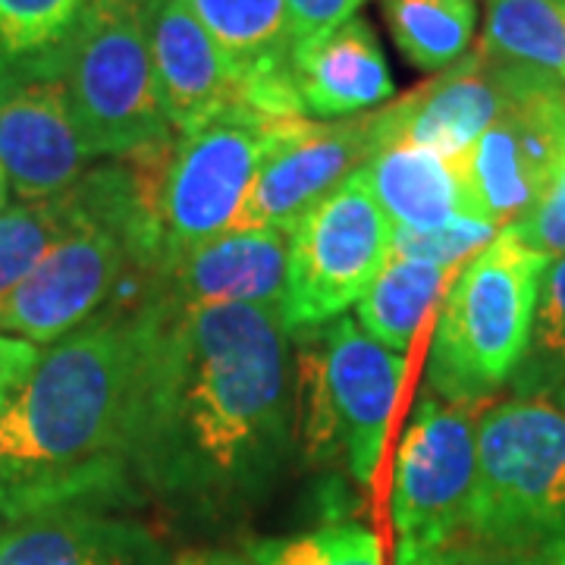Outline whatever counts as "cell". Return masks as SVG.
Instances as JSON below:
<instances>
[{"instance_id": "44dd1931", "label": "cell", "mask_w": 565, "mask_h": 565, "mask_svg": "<svg viewBox=\"0 0 565 565\" xmlns=\"http://www.w3.org/2000/svg\"><path fill=\"white\" fill-rule=\"evenodd\" d=\"M446 280L449 270L437 264L390 255L367 292L355 302V321L371 340L405 355Z\"/></svg>"}, {"instance_id": "2e32d148", "label": "cell", "mask_w": 565, "mask_h": 565, "mask_svg": "<svg viewBox=\"0 0 565 565\" xmlns=\"http://www.w3.org/2000/svg\"><path fill=\"white\" fill-rule=\"evenodd\" d=\"M148 35L163 114L177 136L243 104L239 79L185 0H158Z\"/></svg>"}, {"instance_id": "5bb4252c", "label": "cell", "mask_w": 565, "mask_h": 565, "mask_svg": "<svg viewBox=\"0 0 565 565\" xmlns=\"http://www.w3.org/2000/svg\"><path fill=\"white\" fill-rule=\"evenodd\" d=\"M289 233L286 230H226L163 264L154 299L192 305H274L286 302Z\"/></svg>"}, {"instance_id": "8d00e7d4", "label": "cell", "mask_w": 565, "mask_h": 565, "mask_svg": "<svg viewBox=\"0 0 565 565\" xmlns=\"http://www.w3.org/2000/svg\"><path fill=\"white\" fill-rule=\"evenodd\" d=\"M3 525H7V522H3V519H0V531H3Z\"/></svg>"}, {"instance_id": "8fae6325", "label": "cell", "mask_w": 565, "mask_h": 565, "mask_svg": "<svg viewBox=\"0 0 565 565\" xmlns=\"http://www.w3.org/2000/svg\"><path fill=\"white\" fill-rule=\"evenodd\" d=\"M311 330L343 459L355 481H371L384 452L386 424L399 403L405 355L371 340L349 315Z\"/></svg>"}, {"instance_id": "3957f363", "label": "cell", "mask_w": 565, "mask_h": 565, "mask_svg": "<svg viewBox=\"0 0 565 565\" xmlns=\"http://www.w3.org/2000/svg\"><path fill=\"white\" fill-rule=\"evenodd\" d=\"M158 0H85L57 54L32 61L61 76L88 158H132L177 139L163 114L151 61Z\"/></svg>"}, {"instance_id": "e0dca14e", "label": "cell", "mask_w": 565, "mask_h": 565, "mask_svg": "<svg viewBox=\"0 0 565 565\" xmlns=\"http://www.w3.org/2000/svg\"><path fill=\"white\" fill-rule=\"evenodd\" d=\"M292 82L305 117L343 120L393 98L396 85L374 25L362 17L292 44Z\"/></svg>"}, {"instance_id": "4fadbf2b", "label": "cell", "mask_w": 565, "mask_h": 565, "mask_svg": "<svg viewBox=\"0 0 565 565\" xmlns=\"http://www.w3.org/2000/svg\"><path fill=\"white\" fill-rule=\"evenodd\" d=\"M515 95L503 66L487 61L475 47L462 61L440 70L399 102L377 110L384 136L415 141L452 163H468L475 141L503 114Z\"/></svg>"}, {"instance_id": "9a60e30c", "label": "cell", "mask_w": 565, "mask_h": 565, "mask_svg": "<svg viewBox=\"0 0 565 565\" xmlns=\"http://www.w3.org/2000/svg\"><path fill=\"white\" fill-rule=\"evenodd\" d=\"M117 505H44L0 531V565H167L148 527Z\"/></svg>"}, {"instance_id": "4dcf8cb0", "label": "cell", "mask_w": 565, "mask_h": 565, "mask_svg": "<svg viewBox=\"0 0 565 565\" xmlns=\"http://www.w3.org/2000/svg\"><path fill=\"white\" fill-rule=\"evenodd\" d=\"M39 359V345L0 333V412H3V405L10 403V396L20 390V384L29 377V371L35 367Z\"/></svg>"}, {"instance_id": "f1b7e54d", "label": "cell", "mask_w": 565, "mask_h": 565, "mask_svg": "<svg viewBox=\"0 0 565 565\" xmlns=\"http://www.w3.org/2000/svg\"><path fill=\"white\" fill-rule=\"evenodd\" d=\"M396 565H553V559L537 553H522L509 546L484 544L478 537H456L444 546H434L415 556H396Z\"/></svg>"}, {"instance_id": "ac0fdd59", "label": "cell", "mask_w": 565, "mask_h": 565, "mask_svg": "<svg viewBox=\"0 0 565 565\" xmlns=\"http://www.w3.org/2000/svg\"><path fill=\"white\" fill-rule=\"evenodd\" d=\"M377 148L359 177L381 204L390 226L437 230L456 217H481L465 163H452L437 151L399 136H384L377 126Z\"/></svg>"}, {"instance_id": "5b68a950", "label": "cell", "mask_w": 565, "mask_h": 565, "mask_svg": "<svg viewBox=\"0 0 565 565\" xmlns=\"http://www.w3.org/2000/svg\"><path fill=\"white\" fill-rule=\"evenodd\" d=\"M465 534L546 559L565 556V408L546 396L487 408Z\"/></svg>"}, {"instance_id": "d6986e66", "label": "cell", "mask_w": 565, "mask_h": 565, "mask_svg": "<svg viewBox=\"0 0 565 565\" xmlns=\"http://www.w3.org/2000/svg\"><path fill=\"white\" fill-rule=\"evenodd\" d=\"M243 85L292 73L286 0H185Z\"/></svg>"}, {"instance_id": "d6a6232c", "label": "cell", "mask_w": 565, "mask_h": 565, "mask_svg": "<svg viewBox=\"0 0 565 565\" xmlns=\"http://www.w3.org/2000/svg\"><path fill=\"white\" fill-rule=\"evenodd\" d=\"M17 70H20V63L17 61H10L7 57V51L0 47V92L13 82V76H17Z\"/></svg>"}, {"instance_id": "7402d4cb", "label": "cell", "mask_w": 565, "mask_h": 565, "mask_svg": "<svg viewBox=\"0 0 565 565\" xmlns=\"http://www.w3.org/2000/svg\"><path fill=\"white\" fill-rule=\"evenodd\" d=\"M384 17L399 54L418 70L440 73L462 61L478 29L475 0H384Z\"/></svg>"}, {"instance_id": "d590c367", "label": "cell", "mask_w": 565, "mask_h": 565, "mask_svg": "<svg viewBox=\"0 0 565 565\" xmlns=\"http://www.w3.org/2000/svg\"><path fill=\"white\" fill-rule=\"evenodd\" d=\"M553 565H565V556H556V559H553Z\"/></svg>"}, {"instance_id": "cb8c5ba5", "label": "cell", "mask_w": 565, "mask_h": 565, "mask_svg": "<svg viewBox=\"0 0 565 565\" xmlns=\"http://www.w3.org/2000/svg\"><path fill=\"white\" fill-rule=\"evenodd\" d=\"M512 384L515 396H550L565 384V255L550 258L541 277L531 337Z\"/></svg>"}, {"instance_id": "277c9868", "label": "cell", "mask_w": 565, "mask_h": 565, "mask_svg": "<svg viewBox=\"0 0 565 565\" xmlns=\"http://www.w3.org/2000/svg\"><path fill=\"white\" fill-rule=\"evenodd\" d=\"M550 258L500 230L465 264L430 343V393L449 403L490 399L525 355L537 289Z\"/></svg>"}, {"instance_id": "6da1fadb", "label": "cell", "mask_w": 565, "mask_h": 565, "mask_svg": "<svg viewBox=\"0 0 565 565\" xmlns=\"http://www.w3.org/2000/svg\"><path fill=\"white\" fill-rule=\"evenodd\" d=\"M136 487L199 512L262 497L292 449L289 327L274 305L148 299Z\"/></svg>"}, {"instance_id": "4316f807", "label": "cell", "mask_w": 565, "mask_h": 565, "mask_svg": "<svg viewBox=\"0 0 565 565\" xmlns=\"http://www.w3.org/2000/svg\"><path fill=\"white\" fill-rule=\"evenodd\" d=\"M497 226L484 217H456L437 230H399L393 226L390 255L396 258H415L430 262L444 270H456L471 262L484 245L497 239Z\"/></svg>"}, {"instance_id": "52a82bcc", "label": "cell", "mask_w": 565, "mask_h": 565, "mask_svg": "<svg viewBox=\"0 0 565 565\" xmlns=\"http://www.w3.org/2000/svg\"><path fill=\"white\" fill-rule=\"evenodd\" d=\"M487 399L449 403L424 393L405 430L393 481L396 556H415L462 537L478 484V424Z\"/></svg>"}, {"instance_id": "30bf717a", "label": "cell", "mask_w": 565, "mask_h": 565, "mask_svg": "<svg viewBox=\"0 0 565 565\" xmlns=\"http://www.w3.org/2000/svg\"><path fill=\"white\" fill-rule=\"evenodd\" d=\"M515 95L475 141L465 177L481 217L497 230L522 221L565 154V92L546 79L509 70Z\"/></svg>"}, {"instance_id": "484cf974", "label": "cell", "mask_w": 565, "mask_h": 565, "mask_svg": "<svg viewBox=\"0 0 565 565\" xmlns=\"http://www.w3.org/2000/svg\"><path fill=\"white\" fill-rule=\"evenodd\" d=\"M85 0H0V47L17 63L44 61L73 35Z\"/></svg>"}, {"instance_id": "1f68e13d", "label": "cell", "mask_w": 565, "mask_h": 565, "mask_svg": "<svg viewBox=\"0 0 565 565\" xmlns=\"http://www.w3.org/2000/svg\"><path fill=\"white\" fill-rule=\"evenodd\" d=\"M170 565H258L248 553H226V550H199V553H185Z\"/></svg>"}, {"instance_id": "83f0119b", "label": "cell", "mask_w": 565, "mask_h": 565, "mask_svg": "<svg viewBox=\"0 0 565 565\" xmlns=\"http://www.w3.org/2000/svg\"><path fill=\"white\" fill-rule=\"evenodd\" d=\"M519 239L537 248L546 258L565 255V154L550 173L537 202L522 214V221L509 226Z\"/></svg>"}, {"instance_id": "836d02e7", "label": "cell", "mask_w": 565, "mask_h": 565, "mask_svg": "<svg viewBox=\"0 0 565 565\" xmlns=\"http://www.w3.org/2000/svg\"><path fill=\"white\" fill-rule=\"evenodd\" d=\"M7 189H10V180H7V173H3V167H0V211L7 207Z\"/></svg>"}, {"instance_id": "f546056e", "label": "cell", "mask_w": 565, "mask_h": 565, "mask_svg": "<svg viewBox=\"0 0 565 565\" xmlns=\"http://www.w3.org/2000/svg\"><path fill=\"white\" fill-rule=\"evenodd\" d=\"M362 3L364 0H286L292 44L318 39L323 32H330L333 25L352 20Z\"/></svg>"}, {"instance_id": "603a6c76", "label": "cell", "mask_w": 565, "mask_h": 565, "mask_svg": "<svg viewBox=\"0 0 565 565\" xmlns=\"http://www.w3.org/2000/svg\"><path fill=\"white\" fill-rule=\"evenodd\" d=\"M82 214L79 185L0 211V302L79 226Z\"/></svg>"}, {"instance_id": "ffe728a7", "label": "cell", "mask_w": 565, "mask_h": 565, "mask_svg": "<svg viewBox=\"0 0 565 565\" xmlns=\"http://www.w3.org/2000/svg\"><path fill=\"white\" fill-rule=\"evenodd\" d=\"M478 51L565 92V0H487Z\"/></svg>"}, {"instance_id": "e575fe53", "label": "cell", "mask_w": 565, "mask_h": 565, "mask_svg": "<svg viewBox=\"0 0 565 565\" xmlns=\"http://www.w3.org/2000/svg\"><path fill=\"white\" fill-rule=\"evenodd\" d=\"M556 399H559V408H565V384L556 390Z\"/></svg>"}, {"instance_id": "9c48e42d", "label": "cell", "mask_w": 565, "mask_h": 565, "mask_svg": "<svg viewBox=\"0 0 565 565\" xmlns=\"http://www.w3.org/2000/svg\"><path fill=\"white\" fill-rule=\"evenodd\" d=\"M377 139V110L333 122L308 117L274 122L233 230L289 233L315 204L362 170Z\"/></svg>"}, {"instance_id": "d4e9b609", "label": "cell", "mask_w": 565, "mask_h": 565, "mask_svg": "<svg viewBox=\"0 0 565 565\" xmlns=\"http://www.w3.org/2000/svg\"><path fill=\"white\" fill-rule=\"evenodd\" d=\"M258 565H386L377 534L355 522H330L289 537H264L248 546Z\"/></svg>"}, {"instance_id": "7a4b0ae2", "label": "cell", "mask_w": 565, "mask_h": 565, "mask_svg": "<svg viewBox=\"0 0 565 565\" xmlns=\"http://www.w3.org/2000/svg\"><path fill=\"white\" fill-rule=\"evenodd\" d=\"M148 308H104L41 352L0 412V519L44 505H120L139 497V424Z\"/></svg>"}, {"instance_id": "8992f818", "label": "cell", "mask_w": 565, "mask_h": 565, "mask_svg": "<svg viewBox=\"0 0 565 565\" xmlns=\"http://www.w3.org/2000/svg\"><path fill=\"white\" fill-rule=\"evenodd\" d=\"M393 226L355 173L289 230L282 321L311 330L345 315L390 258Z\"/></svg>"}, {"instance_id": "ba28073f", "label": "cell", "mask_w": 565, "mask_h": 565, "mask_svg": "<svg viewBox=\"0 0 565 565\" xmlns=\"http://www.w3.org/2000/svg\"><path fill=\"white\" fill-rule=\"evenodd\" d=\"M274 122L236 104L177 136L161 192L163 264L233 230Z\"/></svg>"}, {"instance_id": "7c38bea8", "label": "cell", "mask_w": 565, "mask_h": 565, "mask_svg": "<svg viewBox=\"0 0 565 565\" xmlns=\"http://www.w3.org/2000/svg\"><path fill=\"white\" fill-rule=\"evenodd\" d=\"M85 161L66 88L41 63H20L0 92V167L25 202L61 195L82 180Z\"/></svg>"}]
</instances>
